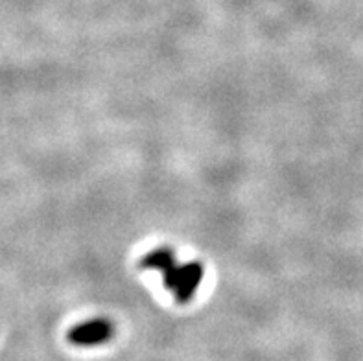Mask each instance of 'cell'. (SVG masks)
<instances>
[{"label":"cell","mask_w":363,"mask_h":361,"mask_svg":"<svg viewBox=\"0 0 363 361\" xmlns=\"http://www.w3.org/2000/svg\"><path fill=\"white\" fill-rule=\"evenodd\" d=\"M203 264L201 262H190V264L179 265L177 262L166 267L162 271V280H164L166 289H170L175 295L177 302L186 304L192 301L194 293L199 288L203 280Z\"/></svg>","instance_id":"obj_1"},{"label":"cell","mask_w":363,"mask_h":361,"mask_svg":"<svg viewBox=\"0 0 363 361\" xmlns=\"http://www.w3.org/2000/svg\"><path fill=\"white\" fill-rule=\"evenodd\" d=\"M115 335V325L107 319H91L72 326L67 334V339L76 347H98L107 343Z\"/></svg>","instance_id":"obj_2"},{"label":"cell","mask_w":363,"mask_h":361,"mask_svg":"<svg viewBox=\"0 0 363 361\" xmlns=\"http://www.w3.org/2000/svg\"><path fill=\"white\" fill-rule=\"evenodd\" d=\"M174 262V249H170V247H157V249H153V251H150L144 256L143 260H140V265H143L144 270L161 271L162 273V271H164L166 267H170Z\"/></svg>","instance_id":"obj_3"}]
</instances>
